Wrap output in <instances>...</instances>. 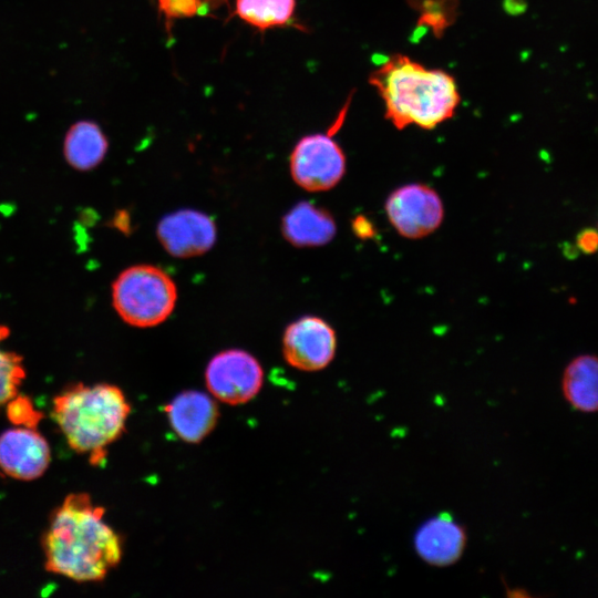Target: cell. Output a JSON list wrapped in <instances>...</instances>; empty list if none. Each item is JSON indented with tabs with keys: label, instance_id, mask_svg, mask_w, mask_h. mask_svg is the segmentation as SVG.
<instances>
[{
	"label": "cell",
	"instance_id": "obj_13",
	"mask_svg": "<svg viewBox=\"0 0 598 598\" xmlns=\"http://www.w3.org/2000/svg\"><path fill=\"white\" fill-rule=\"evenodd\" d=\"M285 238L297 247L321 246L336 235V223L330 213L307 202L292 207L283 217Z\"/></svg>",
	"mask_w": 598,
	"mask_h": 598
},
{
	"label": "cell",
	"instance_id": "obj_3",
	"mask_svg": "<svg viewBox=\"0 0 598 598\" xmlns=\"http://www.w3.org/2000/svg\"><path fill=\"white\" fill-rule=\"evenodd\" d=\"M130 413L123 391L110 383L72 384L53 398L51 411L69 446L94 466L122 436Z\"/></svg>",
	"mask_w": 598,
	"mask_h": 598
},
{
	"label": "cell",
	"instance_id": "obj_15",
	"mask_svg": "<svg viewBox=\"0 0 598 598\" xmlns=\"http://www.w3.org/2000/svg\"><path fill=\"white\" fill-rule=\"evenodd\" d=\"M563 396L579 412L594 413L598 406V364L592 354L574 358L561 378Z\"/></svg>",
	"mask_w": 598,
	"mask_h": 598
},
{
	"label": "cell",
	"instance_id": "obj_22",
	"mask_svg": "<svg viewBox=\"0 0 598 598\" xmlns=\"http://www.w3.org/2000/svg\"><path fill=\"white\" fill-rule=\"evenodd\" d=\"M352 228L355 235L363 239L371 238L375 235L373 224L364 216H357L352 221Z\"/></svg>",
	"mask_w": 598,
	"mask_h": 598
},
{
	"label": "cell",
	"instance_id": "obj_16",
	"mask_svg": "<svg viewBox=\"0 0 598 598\" xmlns=\"http://www.w3.org/2000/svg\"><path fill=\"white\" fill-rule=\"evenodd\" d=\"M295 9L296 0H236L235 2L236 16L261 31L287 24Z\"/></svg>",
	"mask_w": 598,
	"mask_h": 598
},
{
	"label": "cell",
	"instance_id": "obj_14",
	"mask_svg": "<svg viewBox=\"0 0 598 598\" xmlns=\"http://www.w3.org/2000/svg\"><path fill=\"white\" fill-rule=\"evenodd\" d=\"M109 150V141L101 126L90 120L75 122L66 132L63 155L73 168L85 172L102 163Z\"/></svg>",
	"mask_w": 598,
	"mask_h": 598
},
{
	"label": "cell",
	"instance_id": "obj_20",
	"mask_svg": "<svg viewBox=\"0 0 598 598\" xmlns=\"http://www.w3.org/2000/svg\"><path fill=\"white\" fill-rule=\"evenodd\" d=\"M157 7L167 24L175 19L199 14L206 8L203 0H157Z\"/></svg>",
	"mask_w": 598,
	"mask_h": 598
},
{
	"label": "cell",
	"instance_id": "obj_2",
	"mask_svg": "<svg viewBox=\"0 0 598 598\" xmlns=\"http://www.w3.org/2000/svg\"><path fill=\"white\" fill-rule=\"evenodd\" d=\"M385 107V118L398 130H424L454 116L461 97L455 79L443 70L426 69L404 54L388 56L369 76Z\"/></svg>",
	"mask_w": 598,
	"mask_h": 598
},
{
	"label": "cell",
	"instance_id": "obj_10",
	"mask_svg": "<svg viewBox=\"0 0 598 598\" xmlns=\"http://www.w3.org/2000/svg\"><path fill=\"white\" fill-rule=\"evenodd\" d=\"M156 233L165 250L179 258L202 255L216 240L213 219L194 209H181L164 216Z\"/></svg>",
	"mask_w": 598,
	"mask_h": 598
},
{
	"label": "cell",
	"instance_id": "obj_18",
	"mask_svg": "<svg viewBox=\"0 0 598 598\" xmlns=\"http://www.w3.org/2000/svg\"><path fill=\"white\" fill-rule=\"evenodd\" d=\"M413 3L421 10L420 23L431 27L436 35L453 21L457 7L456 0H415Z\"/></svg>",
	"mask_w": 598,
	"mask_h": 598
},
{
	"label": "cell",
	"instance_id": "obj_21",
	"mask_svg": "<svg viewBox=\"0 0 598 598\" xmlns=\"http://www.w3.org/2000/svg\"><path fill=\"white\" fill-rule=\"evenodd\" d=\"M597 233L595 229L586 228L577 236L576 244L585 254H592L597 249Z\"/></svg>",
	"mask_w": 598,
	"mask_h": 598
},
{
	"label": "cell",
	"instance_id": "obj_6",
	"mask_svg": "<svg viewBox=\"0 0 598 598\" xmlns=\"http://www.w3.org/2000/svg\"><path fill=\"white\" fill-rule=\"evenodd\" d=\"M261 365L250 353L230 349L217 353L207 364L205 381L218 401L239 405L252 400L262 386Z\"/></svg>",
	"mask_w": 598,
	"mask_h": 598
},
{
	"label": "cell",
	"instance_id": "obj_8",
	"mask_svg": "<svg viewBox=\"0 0 598 598\" xmlns=\"http://www.w3.org/2000/svg\"><path fill=\"white\" fill-rule=\"evenodd\" d=\"M337 348L334 330L322 319L306 316L289 324L282 338V353L291 367L318 371L333 359Z\"/></svg>",
	"mask_w": 598,
	"mask_h": 598
},
{
	"label": "cell",
	"instance_id": "obj_12",
	"mask_svg": "<svg viewBox=\"0 0 598 598\" xmlns=\"http://www.w3.org/2000/svg\"><path fill=\"white\" fill-rule=\"evenodd\" d=\"M165 413L175 434L192 444L208 436L219 419L216 402L207 394L193 390L176 395L165 406Z\"/></svg>",
	"mask_w": 598,
	"mask_h": 598
},
{
	"label": "cell",
	"instance_id": "obj_1",
	"mask_svg": "<svg viewBox=\"0 0 598 598\" xmlns=\"http://www.w3.org/2000/svg\"><path fill=\"white\" fill-rule=\"evenodd\" d=\"M104 514L89 494H69L41 537L45 569L76 582L103 580L123 556L122 539Z\"/></svg>",
	"mask_w": 598,
	"mask_h": 598
},
{
	"label": "cell",
	"instance_id": "obj_4",
	"mask_svg": "<svg viewBox=\"0 0 598 598\" xmlns=\"http://www.w3.org/2000/svg\"><path fill=\"white\" fill-rule=\"evenodd\" d=\"M177 289L173 279L153 265L124 269L112 283V303L126 323L150 328L165 321L174 310Z\"/></svg>",
	"mask_w": 598,
	"mask_h": 598
},
{
	"label": "cell",
	"instance_id": "obj_19",
	"mask_svg": "<svg viewBox=\"0 0 598 598\" xmlns=\"http://www.w3.org/2000/svg\"><path fill=\"white\" fill-rule=\"evenodd\" d=\"M7 415L16 426H27L37 429L42 413L38 411L28 396L19 393L11 399L7 404Z\"/></svg>",
	"mask_w": 598,
	"mask_h": 598
},
{
	"label": "cell",
	"instance_id": "obj_9",
	"mask_svg": "<svg viewBox=\"0 0 598 598\" xmlns=\"http://www.w3.org/2000/svg\"><path fill=\"white\" fill-rule=\"evenodd\" d=\"M51 462L47 439L34 427L14 426L0 434V470L18 481L42 476Z\"/></svg>",
	"mask_w": 598,
	"mask_h": 598
},
{
	"label": "cell",
	"instance_id": "obj_11",
	"mask_svg": "<svg viewBox=\"0 0 598 598\" xmlns=\"http://www.w3.org/2000/svg\"><path fill=\"white\" fill-rule=\"evenodd\" d=\"M466 540L465 528L451 514L440 513L417 528L413 544L424 563L446 567L462 557Z\"/></svg>",
	"mask_w": 598,
	"mask_h": 598
},
{
	"label": "cell",
	"instance_id": "obj_17",
	"mask_svg": "<svg viewBox=\"0 0 598 598\" xmlns=\"http://www.w3.org/2000/svg\"><path fill=\"white\" fill-rule=\"evenodd\" d=\"M9 336L10 329L0 324V409L19 393L20 385L25 379L23 358L1 347Z\"/></svg>",
	"mask_w": 598,
	"mask_h": 598
},
{
	"label": "cell",
	"instance_id": "obj_5",
	"mask_svg": "<svg viewBox=\"0 0 598 598\" xmlns=\"http://www.w3.org/2000/svg\"><path fill=\"white\" fill-rule=\"evenodd\" d=\"M331 133L303 136L291 152V176L309 192L328 190L344 175L346 156Z\"/></svg>",
	"mask_w": 598,
	"mask_h": 598
},
{
	"label": "cell",
	"instance_id": "obj_7",
	"mask_svg": "<svg viewBox=\"0 0 598 598\" xmlns=\"http://www.w3.org/2000/svg\"><path fill=\"white\" fill-rule=\"evenodd\" d=\"M385 213L399 235L419 239L440 227L444 218V206L432 187L412 183L394 189L388 196Z\"/></svg>",
	"mask_w": 598,
	"mask_h": 598
}]
</instances>
